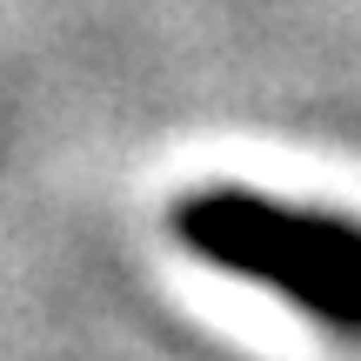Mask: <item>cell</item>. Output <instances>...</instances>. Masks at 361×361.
I'll return each mask as SVG.
<instances>
[{
  "instance_id": "6da1fadb",
  "label": "cell",
  "mask_w": 361,
  "mask_h": 361,
  "mask_svg": "<svg viewBox=\"0 0 361 361\" xmlns=\"http://www.w3.org/2000/svg\"><path fill=\"white\" fill-rule=\"evenodd\" d=\"M174 234L194 261L274 288L322 328L361 341V221L221 180L174 201Z\"/></svg>"
}]
</instances>
